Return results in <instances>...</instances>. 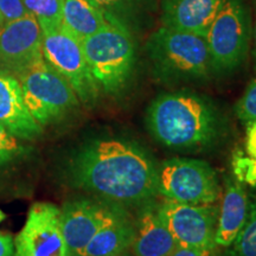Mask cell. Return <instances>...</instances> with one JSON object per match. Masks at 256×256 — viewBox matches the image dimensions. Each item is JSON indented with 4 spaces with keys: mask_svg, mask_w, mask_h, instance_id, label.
<instances>
[{
    "mask_svg": "<svg viewBox=\"0 0 256 256\" xmlns=\"http://www.w3.org/2000/svg\"><path fill=\"white\" fill-rule=\"evenodd\" d=\"M72 186L114 203L136 204L158 194V166L136 142L92 140L80 147L66 164Z\"/></svg>",
    "mask_w": 256,
    "mask_h": 256,
    "instance_id": "6da1fadb",
    "label": "cell"
},
{
    "mask_svg": "<svg viewBox=\"0 0 256 256\" xmlns=\"http://www.w3.org/2000/svg\"><path fill=\"white\" fill-rule=\"evenodd\" d=\"M146 127L156 142L170 148H203L222 130L220 115L210 102L188 92L158 96L146 112Z\"/></svg>",
    "mask_w": 256,
    "mask_h": 256,
    "instance_id": "7a4b0ae2",
    "label": "cell"
},
{
    "mask_svg": "<svg viewBox=\"0 0 256 256\" xmlns=\"http://www.w3.org/2000/svg\"><path fill=\"white\" fill-rule=\"evenodd\" d=\"M81 44L98 89L110 95L120 94L136 66V46L126 26L110 16L108 23Z\"/></svg>",
    "mask_w": 256,
    "mask_h": 256,
    "instance_id": "3957f363",
    "label": "cell"
},
{
    "mask_svg": "<svg viewBox=\"0 0 256 256\" xmlns=\"http://www.w3.org/2000/svg\"><path fill=\"white\" fill-rule=\"evenodd\" d=\"M147 52L165 78H204L214 69L206 38L190 32L162 26L150 37Z\"/></svg>",
    "mask_w": 256,
    "mask_h": 256,
    "instance_id": "277c9868",
    "label": "cell"
},
{
    "mask_svg": "<svg viewBox=\"0 0 256 256\" xmlns=\"http://www.w3.org/2000/svg\"><path fill=\"white\" fill-rule=\"evenodd\" d=\"M26 108L42 127L63 120L78 107L80 100L69 82L46 60L18 78Z\"/></svg>",
    "mask_w": 256,
    "mask_h": 256,
    "instance_id": "5b68a950",
    "label": "cell"
},
{
    "mask_svg": "<svg viewBox=\"0 0 256 256\" xmlns=\"http://www.w3.org/2000/svg\"><path fill=\"white\" fill-rule=\"evenodd\" d=\"M158 194L192 206L215 204L222 196L218 177L206 162L171 158L158 166Z\"/></svg>",
    "mask_w": 256,
    "mask_h": 256,
    "instance_id": "8992f818",
    "label": "cell"
},
{
    "mask_svg": "<svg viewBox=\"0 0 256 256\" xmlns=\"http://www.w3.org/2000/svg\"><path fill=\"white\" fill-rule=\"evenodd\" d=\"M252 40L250 12L243 0H226L208 31L206 40L212 68L232 72L247 58Z\"/></svg>",
    "mask_w": 256,
    "mask_h": 256,
    "instance_id": "52a82bcc",
    "label": "cell"
},
{
    "mask_svg": "<svg viewBox=\"0 0 256 256\" xmlns=\"http://www.w3.org/2000/svg\"><path fill=\"white\" fill-rule=\"evenodd\" d=\"M42 52L44 60L69 82L80 102L95 104L100 89L89 70L81 40L60 25L43 32Z\"/></svg>",
    "mask_w": 256,
    "mask_h": 256,
    "instance_id": "ba28073f",
    "label": "cell"
},
{
    "mask_svg": "<svg viewBox=\"0 0 256 256\" xmlns=\"http://www.w3.org/2000/svg\"><path fill=\"white\" fill-rule=\"evenodd\" d=\"M14 256H70L58 206L49 202L32 204L26 222L14 240Z\"/></svg>",
    "mask_w": 256,
    "mask_h": 256,
    "instance_id": "9c48e42d",
    "label": "cell"
},
{
    "mask_svg": "<svg viewBox=\"0 0 256 256\" xmlns=\"http://www.w3.org/2000/svg\"><path fill=\"white\" fill-rule=\"evenodd\" d=\"M158 211L178 242V246L215 248V234L218 220V208L216 206H192L166 200L158 206Z\"/></svg>",
    "mask_w": 256,
    "mask_h": 256,
    "instance_id": "30bf717a",
    "label": "cell"
},
{
    "mask_svg": "<svg viewBox=\"0 0 256 256\" xmlns=\"http://www.w3.org/2000/svg\"><path fill=\"white\" fill-rule=\"evenodd\" d=\"M43 32L31 14L0 28V72L18 78L43 58Z\"/></svg>",
    "mask_w": 256,
    "mask_h": 256,
    "instance_id": "8fae6325",
    "label": "cell"
},
{
    "mask_svg": "<svg viewBox=\"0 0 256 256\" xmlns=\"http://www.w3.org/2000/svg\"><path fill=\"white\" fill-rule=\"evenodd\" d=\"M118 203L92 198H76L60 208V228L70 256H82L98 230L110 218Z\"/></svg>",
    "mask_w": 256,
    "mask_h": 256,
    "instance_id": "7c38bea8",
    "label": "cell"
},
{
    "mask_svg": "<svg viewBox=\"0 0 256 256\" xmlns=\"http://www.w3.org/2000/svg\"><path fill=\"white\" fill-rule=\"evenodd\" d=\"M0 124L17 139L34 142L43 134V127L26 108L18 78L0 72Z\"/></svg>",
    "mask_w": 256,
    "mask_h": 256,
    "instance_id": "4fadbf2b",
    "label": "cell"
},
{
    "mask_svg": "<svg viewBox=\"0 0 256 256\" xmlns=\"http://www.w3.org/2000/svg\"><path fill=\"white\" fill-rule=\"evenodd\" d=\"M226 0H162V26L206 38Z\"/></svg>",
    "mask_w": 256,
    "mask_h": 256,
    "instance_id": "5bb4252c",
    "label": "cell"
},
{
    "mask_svg": "<svg viewBox=\"0 0 256 256\" xmlns=\"http://www.w3.org/2000/svg\"><path fill=\"white\" fill-rule=\"evenodd\" d=\"M249 209L247 192L242 183L236 178H226L215 234L216 246L226 248L232 244L246 224Z\"/></svg>",
    "mask_w": 256,
    "mask_h": 256,
    "instance_id": "9a60e30c",
    "label": "cell"
},
{
    "mask_svg": "<svg viewBox=\"0 0 256 256\" xmlns=\"http://www.w3.org/2000/svg\"><path fill=\"white\" fill-rule=\"evenodd\" d=\"M178 247L170 229L159 215L158 206L142 210L136 224V236L130 246L134 256H171Z\"/></svg>",
    "mask_w": 256,
    "mask_h": 256,
    "instance_id": "2e32d148",
    "label": "cell"
},
{
    "mask_svg": "<svg viewBox=\"0 0 256 256\" xmlns=\"http://www.w3.org/2000/svg\"><path fill=\"white\" fill-rule=\"evenodd\" d=\"M134 236L136 224L118 204L110 218L89 241L82 256H119L130 249Z\"/></svg>",
    "mask_w": 256,
    "mask_h": 256,
    "instance_id": "e0dca14e",
    "label": "cell"
},
{
    "mask_svg": "<svg viewBox=\"0 0 256 256\" xmlns=\"http://www.w3.org/2000/svg\"><path fill=\"white\" fill-rule=\"evenodd\" d=\"M108 20L110 16L89 0H64L62 26L78 40L96 34Z\"/></svg>",
    "mask_w": 256,
    "mask_h": 256,
    "instance_id": "ac0fdd59",
    "label": "cell"
},
{
    "mask_svg": "<svg viewBox=\"0 0 256 256\" xmlns=\"http://www.w3.org/2000/svg\"><path fill=\"white\" fill-rule=\"evenodd\" d=\"M28 14L34 16L42 32L62 25L64 0H23Z\"/></svg>",
    "mask_w": 256,
    "mask_h": 256,
    "instance_id": "d6986e66",
    "label": "cell"
},
{
    "mask_svg": "<svg viewBox=\"0 0 256 256\" xmlns=\"http://www.w3.org/2000/svg\"><path fill=\"white\" fill-rule=\"evenodd\" d=\"M232 246L234 256H256V203L249 209L246 224Z\"/></svg>",
    "mask_w": 256,
    "mask_h": 256,
    "instance_id": "ffe728a7",
    "label": "cell"
},
{
    "mask_svg": "<svg viewBox=\"0 0 256 256\" xmlns=\"http://www.w3.org/2000/svg\"><path fill=\"white\" fill-rule=\"evenodd\" d=\"M30 153V148L22 145L16 136H12L0 124V165L8 164L14 160L23 158Z\"/></svg>",
    "mask_w": 256,
    "mask_h": 256,
    "instance_id": "44dd1931",
    "label": "cell"
},
{
    "mask_svg": "<svg viewBox=\"0 0 256 256\" xmlns=\"http://www.w3.org/2000/svg\"><path fill=\"white\" fill-rule=\"evenodd\" d=\"M235 113L244 124L256 121V78L249 83L241 98L236 102Z\"/></svg>",
    "mask_w": 256,
    "mask_h": 256,
    "instance_id": "7402d4cb",
    "label": "cell"
},
{
    "mask_svg": "<svg viewBox=\"0 0 256 256\" xmlns=\"http://www.w3.org/2000/svg\"><path fill=\"white\" fill-rule=\"evenodd\" d=\"M232 168L235 177L240 183L256 185V162L247 154L238 153L234 156Z\"/></svg>",
    "mask_w": 256,
    "mask_h": 256,
    "instance_id": "603a6c76",
    "label": "cell"
},
{
    "mask_svg": "<svg viewBox=\"0 0 256 256\" xmlns=\"http://www.w3.org/2000/svg\"><path fill=\"white\" fill-rule=\"evenodd\" d=\"M28 14L23 0H0V18H2V26L10 22L24 17Z\"/></svg>",
    "mask_w": 256,
    "mask_h": 256,
    "instance_id": "cb8c5ba5",
    "label": "cell"
},
{
    "mask_svg": "<svg viewBox=\"0 0 256 256\" xmlns=\"http://www.w3.org/2000/svg\"><path fill=\"white\" fill-rule=\"evenodd\" d=\"M92 5L102 10L104 14L113 17L116 12H126L130 6L136 5L139 0H89Z\"/></svg>",
    "mask_w": 256,
    "mask_h": 256,
    "instance_id": "d4e9b609",
    "label": "cell"
},
{
    "mask_svg": "<svg viewBox=\"0 0 256 256\" xmlns=\"http://www.w3.org/2000/svg\"><path fill=\"white\" fill-rule=\"evenodd\" d=\"M246 154L256 162V121L247 124V130H246Z\"/></svg>",
    "mask_w": 256,
    "mask_h": 256,
    "instance_id": "484cf974",
    "label": "cell"
},
{
    "mask_svg": "<svg viewBox=\"0 0 256 256\" xmlns=\"http://www.w3.org/2000/svg\"><path fill=\"white\" fill-rule=\"evenodd\" d=\"M214 249L206 248H194L178 246L171 256H212Z\"/></svg>",
    "mask_w": 256,
    "mask_h": 256,
    "instance_id": "4316f807",
    "label": "cell"
},
{
    "mask_svg": "<svg viewBox=\"0 0 256 256\" xmlns=\"http://www.w3.org/2000/svg\"><path fill=\"white\" fill-rule=\"evenodd\" d=\"M0 256H14V241L10 234L0 232Z\"/></svg>",
    "mask_w": 256,
    "mask_h": 256,
    "instance_id": "83f0119b",
    "label": "cell"
},
{
    "mask_svg": "<svg viewBox=\"0 0 256 256\" xmlns=\"http://www.w3.org/2000/svg\"><path fill=\"white\" fill-rule=\"evenodd\" d=\"M252 38H254V60H255V69H256V18H255V25H254V32H252Z\"/></svg>",
    "mask_w": 256,
    "mask_h": 256,
    "instance_id": "f1b7e54d",
    "label": "cell"
},
{
    "mask_svg": "<svg viewBox=\"0 0 256 256\" xmlns=\"http://www.w3.org/2000/svg\"><path fill=\"white\" fill-rule=\"evenodd\" d=\"M6 218V215H5V212L4 211H2V209H0V223L2 222V220H4Z\"/></svg>",
    "mask_w": 256,
    "mask_h": 256,
    "instance_id": "f546056e",
    "label": "cell"
},
{
    "mask_svg": "<svg viewBox=\"0 0 256 256\" xmlns=\"http://www.w3.org/2000/svg\"><path fill=\"white\" fill-rule=\"evenodd\" d=\"M119 256H130V255L128 254V252H124V254H121V255H119Z\"/></svg>",
    "mask_w": 256,
    "mask_h": 256,
    "instance_id": "4dcf8cb0",
    "label": "cell"
}]
</instances>
